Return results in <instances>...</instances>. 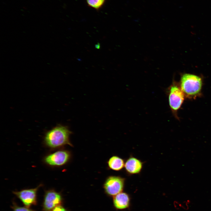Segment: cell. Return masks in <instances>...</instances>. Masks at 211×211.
<instances>
[{
  "label": "cell",
  "mask_w": 211,
  "mask_h": 211,
  "mask_svg": "<svg viewBox=\"0 0 211 211\" xmlns=\"http://www.w3.org/2000/svg\"><path fill=\"white\" fill-rule=\"evenodd\" d=\"M72 132L67 126L58 125L45 133L44 142L45 144L51 149H56L68 145H73L69 137Z\"/></svg>",
  "instance_id": "cell-1"
},
{
  "label": "cell",
  "mask_w": 211,
  "mask_h": 211,
  "mask_svg": "<svg viewBox=\"0 0 211 211\" xmlns=\"http://www.w3.org/2000/svg\"><path fill=\"white\" fill-rule=\"evenodd\" d=\"M203 82L201 77L188 73L182 74L179 85L185 97L194 98L199 96L201 91Z\"/></svg>",
  "instance_id": "cell-2"
},
{
  "label": "cell",
  "mask_w": 211,
  "mask_h": 211,
  "mask_svg": "<svg viewBox=\"0 0 211 211\" xmlns=\"http://www.w3.org/2000/svg\"><path fill=\"white\" fill-rule=\"evenodd\" d=\"M169 104L171 111L176 118L177 113L181 108L185 97L179 84L174 82L168 89Z\"/></svg>",
  "instance_id": "cell-3"
},
{
  "label": "cell",
  "mask_w": 211,
  "mask_h": 211,
  "mask_svg": "<svg viewBox=\"0 0 211 211\" xmlns=\"http://www.w3.org/2000/svg\"><path fill=\"white\" fill-rule=\"evenodd\" d=\"M72 155L67 150L57 151L46 156L44 161L47 165L53 167H59L67 164L70 160Z\"/></svg>",
  "instance_id": "cell-4"
},
{
  "label": "cell",
  "mask_w": 211,
  "mask_h": 211,
  "mask_svg": "<svg viewBox=\"0 0 211 211\" xmlns=\"http://www.w3.org/2000/svg\"><path fill=\"white\" fill-rule=\"evenodd\" d=\"M125 178L118 176H111L106 179L103 188L108 195L114 196L122 192L125 185Z\"/></svg>",
  "instance_id": "cell-5"
},
{
  "label": "cell",
  "mask_w": 211,
  "mask_h": 211,
  "mask_svg": "<svg viewBox=\"0 0 211 211\" xmlns=\"http://www.w3.org/2000/svg\"><path fill=\"white\" fill-rule=\"evenodd\" d=\"M42 186V185L40 184L35 188L13 191V193L21 200L25 207L30 208L32 205L37 204V193Z\"/></svg>",
  "instance_id": "cell-6"
},
{
  "label": "cell",
  "mask_w": 211,
  "mask_h": 211,
  "mask_svg": "<svg viewBox=\"0 0 211 211\" xmlns=\"http://www.w3.org/2000/svg\"><path fill=\"white\" fill-rule=\"evenodd\" d=\"M61 194L53 189L45 191L42 203L43 211H52L56 206L61 205Z\"/></svg>",
  "instance_id": "cell-7"
},
{
  "label": "cell",
  "mask_w": 211,
  "mask_h": 211,
  "mask_svg": "<svg viewBox=\"0 0 211 211\" xmlns=\"http://www.w3.org/2000/svg\"><path fill=\"white\" fill-rule=\"evenodd\" d=\"M143 162L133 156L129 157L125 162L124 167L126 172L130 174H137L141 171Z\"/></svg>",
  "instance_id": "cell-8"
},
{
  "label": "cell",
  "mask_w": 211,
  "mask_h": 211,
  "mask_svg": "<svg viewBox=\"0 0 211 211\" xmlns=\"http://www.w3.org/2000/svg\"><path fill=\"white\" fill-rule=\"evenodd\" d=\"M114 196V204L117 209L122 210L129 207L130 199L129 195L127 193L122 192Z\"/></svg>",
  "instance_id": "cell-9"
},
{
  "label": "cell",
  "mask_w": 211,
  "mask_h": 211,
  "mask_svg": "<svg viewBox=\"0 0 211 211\" xmlns=\"http://www.w3.org/2000/svg\"><path fill=\"white\" fill-rule=\"evenodd\" d=\"M124 160L117 156H113L108 159L107 164L108 168L115 171H119L125 166Z\"/></svg>",
  "instance_id": "cell-10"
},
{
  "label": "cell",
  "mask_w": 211,
  "mask_h": 211,
  "mask_svg": "<svg viewBox=\"0 0 211 211\" xmlns=\"http://www.w3.org/2000/svg\"><path fill=\"white\" fill-rule=\"evenodd\" d=\"M106 0H86L89 6L95 9H98L103 5Z\"/></svg>",
  "instance_id": "cell-11"
},
{
  "label": "cell",
  "mask_w": 211,
  "mask_h": 211,
  "mask_svg": "<svg viewBox=\"0 0 211 211\" xmlns=\"http://www.w3.org/2000/svg\"><path fill=\"white\" fill-rule=\"evenodd\" d=\"M11 207L13 211H36L25 207H20L14 202H13Z\"/></svg>",
  "instance_id": "cell-12"
},
{
  "label": "cell",
  "mask_w": 211,
  "mask_h": 211,
  "mask_svg": "<svg viewBox=\"0 0 211 211\" xmlns=\"http://www.w3.org/2000/svg\"><path fill=\"white\" fill-rule=\"evenodd\" d=\"M52 211H67L66 209L61 205L55 207Z\"/></svg>",
  "instance_id": "cell-13"
},
{
  "label": "cell",
  "mask_w": 211,
  "mask_h": 211,
  "mask_svg": "<svg viewBox=\"0 0 211 211\" xmlns=\"http://www.w3.org/2000/svg\"><path fill=\"white\" fill-rule=\"evenodd\" d=\"M185 205L183 206V208L186 210H188L189 207V205L190 204V201L188 200L185 201Z\"/></svg>",
  "instance_id": "cell-14"
},
{
  "label": "cell",
  "mask_w": 211,
  "mask_h": 211,
  "mask_svg": "<svg viewBox=\"0 0 211 211\" xmlns=\"http://www.w3.org/2000/svg\"><path fill=\"white\" fill-rule=\"evenodd\" d=\"M95 47L97 49H99L100 47V44L98 42L97 44L95 45Z\"/></svg>",
  "instance_id": "cell-15"
}]
</instances>
